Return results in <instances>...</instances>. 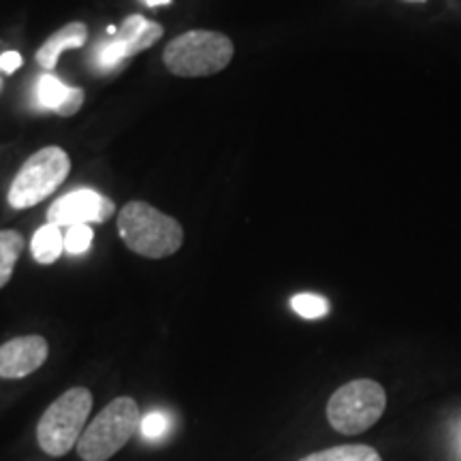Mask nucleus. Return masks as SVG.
<instances>
[{
	"label": "nucleus",
	"mask_w": 461,
	"mask_h": 461,
	"mask_svg": "<svg viewBox=\"0 0 461 461\" xmlns=\"http://www.w3.org/2000/svg\"><path fill=\"white\" fill-rule=\"evenodd\" d=\"M50 355V346L41 336L14 338L0 346V378H24L37 372Z\"/></svg>",
	"instance_id": "8"
},
{
	"label": "nucleus",
	"mask_w": 461,
	"mask_h": 461,
	"mask_svg": "<svg viewBox=\"0 0 461 461\" xmlns=\"http://www.w3.org/2000/svg\"><path fill=\"white\" fill-rule=\"evenodd\" d=\"M387 408V393L376 380L361 378L339 387L327 403L331 428L344 436L363 434L376 425Z\"/></svg>",
	"instance_id": "5"
},
{
	"label": "nucleus",
	"mask_w": 461,
	"mask_h": 461,
	"mask_svg": "<svg viewBox=\"0 0 461 461\" xmlns=\"http://www.w3.org/2000/svg\"><path fill=\"white\" fill-rule=\"evenodd\" d=\"M95 60L96 71L113 73L115 68L124 65V60H129V56H126V48L122 43L115 41V39H109V41H103L99 50L95 51Z\"/></svg>",
	"instance_id": "15"
},
{
	"label": "nucleus",
	"mask_w": 461,
	"mask_h": 461,
	"mask_svg": "<svg viewBox=\"0 0 461 461\" xmlns=\"http://www.w3.org/2000/svg\"><path fill=\"white\" fill-rule=\"evenodd\" d=\"M71 171V158L62 148L48 146L34 152L22 165L9 188V205L14 210H28L41 203L67 180Z\"/></svg>",
	"instance_id": "6"
},
{
	"label": "nucleus",
	"mask_w": 461,
	"mask_h": 461,
	"mask_svg": "<svg viewBox=\"0 0 461 461\" xmlns=\"http://www.w3.org/2000/svg\"><path fill=\"white\" fill-rule=\"evenodd\" d=\"M22 67V56L17 54V51H5L3 56H0V71L3 73H15L17 68Z\"/></svg>",
	"instance_id": "19"
},
{
	"label": "nucleus",
	"mask_w": 461,
	"mask_h": 461,
	"mask_svg": "<svg viewBox=\"0 0 461 461\" xmlns=\"http://www.w3.org/2000/svg\"><path fill=\"white\" fill-rule=\"evenodd\" d=\"M118 230L124 244L146 258L171 257L184 244L182 224L146 201H131L120 210Z\"/></svg>",
	"instance_id": "1"
},
{
	"label": "nucleus",
	"mask_w": 461,
	"mask_h": 461,
	"mask_svg": "<svg viewBox=\"0 0 461 461\" xmlns=\"http://www.w3.org/2000/svg\"><path fill=\"white\" fill-rule=\"evenodd\" d=\"M34 96H37L39 107L50 109V112H54L58 115H65V118L77 113L84 105V90L68 88L67 84H62L60 79L54 77V75H43V77H39Z\"/></svg>",
	"instance_id": "9"
},
{
	"label": "nucleus",
	"mask_w": 461,
	"mask_h": 461,
	"mask_svg": "<svg viewBox=\"0 0 461 461\" xmlns=\"http://www.w3.org/2000/svg\"><path fill=\"white\" fill-rule=\"evenodd\" d=\"M92 238H95V233H92L90 224H73V227H67L65 252H68V255H84L92 246Z\"/></svg>",
	"instance_id": "17"
},
{
	"label": "nucleus",
	"mask_w": 461,
	"mask_h": 461,
	"mask_svg": "<svg viewBox=\"0 0 461 461\" xmlns=\"http://www.w3.org/2000/svg\"><path fill=\"white\" fill-rule=\"evenodd\" d=\"M141 423V411L132 397H115L86 425L77 442L84 461H107L131 440Z\"/></svg>",
	"instance_id": "3"
},
{
	"label": "nucleus",
	"mask_w": 461,
	"mask_h": 461,
	"mask_svg": "<svg viewBox=\"0 0 461 461\" xmlns=\"http://www.w3.org/2000/svg\"><path fill=\"white\" fill-rule=\"evenodd\" d=\"M26 241L17 230H0V288L14 276L15 263L24 250Z\"/></svg>",
	"instance_id": "13"
},
{
	"label": "nucleus",
	"mask_w": 461,
	"mask_h": 461,
	"mask_svg": "<svg viewBox=\"0 0 461 461\" xmlns=\"http://www.w3.org/2000/svg\"><path fill=\"white\" fill-rule=\"evenodd\" d=\"M115 205L112 199L103 197L96 190L79 188L51 203L48 222L56 227H73V224L105 222L113 216Z\"/></svg>",
	"instance_id": "7"
},
{
	"label": "nucleus",
	"mask_w": 461,
	"mask_h": 461,
	"mask_svg": "<svg viewBox=\"0 0 461 461\" xmlns=\"http://www.w3.org/2000/svg\"><path fill=\"white\" fill-rule=\"evenodd\" d=\"M235 48L227 34L216 31H188L169 41L163 60L177 77H207L229 67Z\"/></svg>",
	"instance_id": "2"
},
{
	"label": "nucleus",
	"mask_w": 461,
	"mask_h": 461,
	"mask_svg": "<svg viewBox=\"0 0 461 461\" xmlns=\"http://www.w3.org/2000/svg\"><path fill=\"white\" fill-rule=\"evenodd\" d=\"M160 37H163V26L135 14L126 17L112 39L122 43L126 48V56L132 58L152 48L154 43L160 41Z\"/></svg>",
	"instance_id": "10"
},
{
	"label": "nucleus",
	"mask_w": 461,
	"mask_h": 461,
	"mask_svg": "<svg viewBox=\"0 0 461 461\" xmlns=\"http://www.w3.org/2000/svg\"><path fill=\"white\" fill-rule=\"evenodd\" d=\"M31 250L37 263H56L62 252H65V233H62V229L56 227V224H43V227L34 233V238L31 241Z\"/></svg>",
	"instance_id": "12"
},
{
	"label": "nucleus",
	"mask_w": 461,
	"mask_h": 461,
	"mask_svg": "<svg viewBox=\"0 0 461 461\" xmlns=\"http://www.w3.org/2000/svg\"><path fill=\"white\" fill-rule=\"evenodd\" d=\"M88 41V26L84 22H71V24L62 26L39 48L34 60L41 65L45 71H51L58 65V58L67 50H79Z\"/></svg>",
	"instance_id": "11"
},
{
	"label": "nucleus",
	"mask_w": 461,
	"mask_h": 461,
	"mask_svg": "<svg viewBox=\"0 0 461 461\" xmlns=\"http://www.w3.org/2000/svg\"><path fill=\"white\" fill-rule=\"evenodd\" d=\"M291 308L302 316V319L314 321V319H322L330 312V302L325 297L314 295V293H299L291 299Z\"/></svg>",
	"instance_id": "16"
},
{
	"label": "nucleus",
	"mask_w": 461,
	"mask_h": 461,
	"mask_svg": "<svg viewBox=\"0 0 461 461\" xmlns=\"http://www.w3.org/2000/svg\"><path fill=\"white\" fill-rule=\"evenodd\" d=\"M92 411V393L73 387L51 403L37 425V440L50 457H62L77 445Z\"/></svg>",
	"instance_id": "4"
},
{
	"label": "nucleus",
	"mask_w": 461,
	"mask_h": 461,
	"mask_svg": "<svg viewBox=\"0 0 461 461\" xmlns=\"http://www.w3.org/2000/svg\"><path fill=\"white\" fill-rule=\"evenodd\" d=\"M299 461H383L378 451H374L367 445H344V447H331L325 451L312 453L308 457Z\"/></svg>",
	"instance_id": "14"
},
{
	"label": "nucleus",
	"mask_w": 461,
	"mask_h": 461,
	"mask_svg": "<svg viewBox=\"0 0 461 461\" xmlns=\"http://www.w3.org/2000/svg\"><path fill=\"white\" fill-rule=\"evenodd\" d=\"M141 3H146L148 7H160V5H169L171 0H141Z\"/></svg>",
	"instance_id": "20"
},
{
	"label": "nucleus",
	"mask_w": 461,
	"mask_h": 461,
	"mask_svg": "<svg viewBox=\"0 0 461 461\" xmlns=\"http://www.w3.org/2000/svg\"><path fill=\"white\" fill-rule=\"evenodd\" d=\"M140 429L141 436L148 438V440H160L169 431V417L160 411L148 412L146 417H141Z\"/></svg>",
	"instance_id": "18"
}]
</instances>
